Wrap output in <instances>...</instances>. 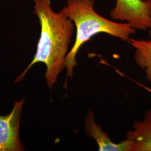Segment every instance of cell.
<instances>
[{"mask_svg":"<svg viewBox=\"0 0 151 151\" xmlns=\"http://www.w3.org/2000/svg\"><path fill=\"white\" fill-rule=\"evenodd\" d=\"M34 2V12L38 17L41 28L37 51L31 63L15 81H22L33 65L43 63L47 68L44 77L49 88L52 89L65 68L75 24L63 9L59 12H54L50 0Z\"/></svg>","mask_w":151,"mask_h":151,"instance_id":"cell-1","label":"cell"},{"mask_svg":"<svg viewBox=\"0 0 151 151\" xmlns=\"http://www.w3.org/2000/svg\"><path fill=\"white\" fill-rule=\"evenodd\" d=\"M95 0H67V5L63 8L76 27L75 43L65 59L66 81L73 78L80 49L93 36L105 33L128 42L130 36L136 31L127 22H116L100 15L95 10Z\"/></svg>","mask_w":151,"mask_h":151,"instance_id":"cell-2","label":"cell"},{"mask_svg":"<svg viewBox=\"0 0 151 151\" xmlns=\"http://www.w3.org/2000/svg\"><path fill=\"white\" fill-rule=\"evenodd\" d=\"M110 15L114 20L126 22L135 30H147L151 27V6L147 0H116Z\"/></svg>","mask_w":151,"mask_h":151,"instance_id":"cell-3","label":"cell"},{"mask_svg":"<svg viewBox=\"0 0 151 151\" xmlns=\"http://www.w3.org/2000/svg\"><path fill=\"white\" fill-rule=\"evenodd\" d=\"M25 99L15 101L11 113L0 115V151H25L19 137L20 122Z\"/></svg>","mask_w":151,"mask_h":151,"instance_id":"cell-4","label":"cell"},{"mask_svg":"<svg viewBox=\"0 0 151 151\" xmlns=\"http://www.w3.org/2000/svg\"><path fill=\"white\" fill-rule=\"evenodd\" d=\"M85 132L88 137L93 138L97 143L100 151H130L132 143L130 140H125L116 143L110 138L107 132L104 131L101 126L96 123L95 116L92 109H90L85 118Z\"/></svg>","mask_w":151,"mask_h":151,"instance_id":"cell-5","label":"cell"},{"mask_svg":"<svg viewBox=\"0 0 151 151\" xmlns=\"http://www.w3.org/2000/svg\"><path fill=\"white\" fill-rule=\"evenodd\" d=\"M126 139L132 143L130 151H151V109L146 111L142 120L135 121Z\"/></svg>","mask_w":151,"mask_h":151,"instance_id":"cell-6","label":"cell"},{"mask_svg":"<svg viewBox=\"0 0 151 151\" xmlns=\"http://www.w3.org/2000/svg\"><path fill=\"white\" fill-rule=\"evenodd\" d=\"M134 48L135 63L144 70L147 80L151 83V40L130 38L128 42Z\"/></svg>","mask_w":151,"mask_h":151,"instance_id":"cell-7","label":"cell"},{"mask_svg":"<svg viewBox=\"0 0 151 151\" xmlns=\"http://www.w3.org/2000/svg\"><path fill=\"white\" fill-rule=\"evenodd\" d=\"M149 35L151 37V27L149 28Z\"/></svg>","mask_w":151,"mask_h":151,"instance_id":"cell-8","label":"cell"},{"mask_svg":"<svg viewBox=\"0 0 151 151\" xmlns=\"http://www.w3.org/2000/svg\"><path fill=\"white\" fill-rule=\"evenodd\" d=\"M149 2H150V5H151V0H147Z\"/></svg>","mask_w":151,"mask_h":151,"instance_id":"cell-9","label":"cell"}]
</instances>
